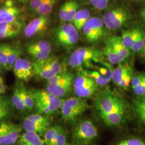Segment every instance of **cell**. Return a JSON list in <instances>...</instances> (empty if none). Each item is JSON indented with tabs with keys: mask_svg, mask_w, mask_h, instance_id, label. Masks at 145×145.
Instances as JSON below:
<instances>
[{
	"mask_svg": "<svg viewBox=\"0 0 145 145\" xmlns=\"http://www.w3.org/2000/svg\"><path fill=\"white\" fill-rule=\"evenodd\" d=\"M54 35L58 44L66 49L74 46L80 39L78 30L69 23H65L57 27Z\"/></svg>",
	"mask_w": 145,
	"mask_h": 145,
	"instance_id": "obj_7",
	"label": "cell"
},
{
	"mask_svg": "<svg viewBox=\"0 0 145 145\" xmlns=\"http://www.w3.org/2000/svg\"><path fill=\"white\" fill-rule=\"evenodd\" d=\"M102 53L98 50L90 47H80L75 50L68 60L69 66L78 68L83 65L88 66L92 62H101Z\"/></svg>",
	"mask_w": 145,
	"mask_h": 145,
	"instance_id": "obj_4",
	"label": "cell"
},
{
	"mask_svg": "<svg viewBox=\"0 0 145 145\" xmlns=\"http://www.w3.org/2000/svg\"><path fill=\"white\" fill-rule=\"evenodd\" d=\"M5 0H0V1H1V2H5Z\"/></svg>",
	"mask_w": 145,
	"mask_h": 145,
	"instance_id": "obj_50",
	"label": "cell"
},
{
	"mask_svg": "<svg viewBox=\"0 0 145 145\" xmlns=\"http://www.w3.org/2000/svg\"><path fill=\"white\" fill-rule=\"evenodd\" d=\"M131 88L138 97L145 96V74H139L133 77Z\"/></svg>",
	"mask_w": 145,
	"mask_h": 145,
	"instance_id": "obj_22",
	"label": "cell"
},
{
	"mask_svg": "<svg viewBox=\"0 0 145 145\" xmlns=\"http://www.w3.org/2000/svg\"><path fill=\"white\" fill-rule=\"evenodd\" d=\"M5 5L4 6L7 7H11L13 6H15L14 3L12 0H5L4 2Z\"/></svg>",
	"mask_w": 145,
	"mask_h": 145,
	"instance_id": "obj_44",
	"label": "cell"
},
{
	"mask_svg": "<svg viewBox=\"0 0 145 145\" xmlns=\"http://www.w3.org/2000/svg\"><path fill=\"white\" fill-rule=\"evenodd\" d=\"M26 51L46 52L51 54L52 47L50 43L46 40H40L29 45L26 48Z\"/></svg>",
	"mask_w": 145,
	"mask_h": 145,
	"instance_id": "obj_29",
	"label": "cell"
},
{
	"mask_svg": "<svg viewBox=\"0 0 145 145\" xmlns=\"http://www.w3.org/2000/svg\"><path fill=\"white\" fill-rule=\"evenodd\" d=\"M67 144V136L64 129L61 127L56 139L51 145H66Z\"/></svg>",
	"mask_w": 145,
	"mask_h": 145,
	"instance_id": "obj_37",
	"label": "cell"
},
{
	"mask_svg": "<svg viewBox=\"0 0 145 145\" xmlns=\"http://www.w3.org/2000/svg\"><path fill=\"white\" fill-rule=\"evenodd\" d=\"M20 21H12L0 23V39H9L17 36L23 29Z\"/></svg>",
	"mask_w": 145,
	"mask_h": 145,
	"instance_id": "obj_15",
	"label": "cell"
},
{
	"mask_svg": "<svg viewBox=\"0 0 145 145\" xmlns=\"http://www.w3.org/2000/svg\"><path fill=\"white\" fill-rule=\"evenodd\" d=\"M0 145H1V144H0Z\"/></svg>",
	"mask_w": 145,
	"mask_h": 145,
	"instance_id": "obj_52",
	"label": "cell"
},
{
	"mask_svg": "<svg viewBox=\"0 0 145 145\" xmlns=\"http://www.w3.org/2000/svg\"></svg>",
	"mask_w": 145,
	"mask_h": 145,
	"instance_id": "obj_53",
	"label": "cell"
},
{
	"mask_svg": "<svg viewBox=\"0 0 145 145\" xmlns=\"http://www.w3.org/2000/svg\"><path fill=\"white\" fill-rule=\"evenodd\" d=\"M35 101V108L38 114L48 116L61 107L64 100L48 93L46 90L33 91Z\"/></svg>",
	"mask_w": 145,
	"mask_h": 145,
	"instance_id": "obj_2",
	"label": "cell"
},
{
	"mask_svg": "<svg viewBox=\"0 0 145 145\" xmlns=\"http://www.w3.org/2000/svg\"><path fill=\"white\" fill-rule=\"evenodd\" d=\"M98 84L84 72L78 73L73 81L72 87L77 97L82 99L91 97L98 90Z\"/></svg>",
	"mask_w": 145,
	"mask_h": 145,
	"instance_id": "obj_8",
	"label": "cell"
},
{
	"mask_svg": "<svg viewBox=\"0 0 145 145\" xmlns=\"http://www.w3.org/2000/svg\"><path fill=\"white\" fill-rule=\"evenodd\" d=\"M45 0H30L29 9L31 12L35 14L37 10L40 7Z\"/></svg>",
	"mask_w": 145,
	"mask_h": 145,
	"instance_id": "obj_41",
	"label": "cell"
},
{
	"mask_svg": "<svg viewBox=\"0 0 145 145\" xmlns=\"http://www.w3.org/2000/svg\"><path fill=\"white\" fill-rule=\"evenodd\" d=\"M90 18V12L87 9L78 11L72 20V25L78 31H81L85 24Z\"/></svg>",
	"mask_w": 145,
	"mask_h": 145,
	"instance_id": "obj_24",
	"label": "cell"
},
{
	"mask_svg": "<svg viewBox=\"0 0 145 145\" xmlns=\"http://www.w3.org/2000/svg\"><path fill=\"white\" fill-rule=\"evenodd\" d=\"M5 50L8 59V70H11L16 61L21 57L22 51L21 47L17 45L12 46L7 44H5Z\"/></svg>",
	"mask_w": 145,
	"mask_h": 145,
	"instance_id": "obj_21",
	"label": "cell"
},
{
	"mask_svg": "<svg viewBox=\"0 0 145 145\" xmlns=\"http://www.w3.org/2000/svg\"><path fill=\"white\" fill-rule=\"evenodd\" d=\"M131 18V14L127 8L118 7L106 11L103 15L102 21L107 29L114 31L126 25Z\"/></svg>",
	"mask_w": 145,
	"mask_h": 145,
	"instance_id": "obj_5",
	"label": "cell"
},
{
	"mask_svg": "<svg viewBox=\"0 0 145 145\" xmlns=\"http://www.w3.org/2000/svg\"><path fill=\"white\" fill-rule=\"evenodd\" d=\"M62 126L59 125H55L50 127L44 135V141L45 145H52L53 141L56 139L59 132Z\"/></svg>",
	"mask_w": 145,
	"mask_h": 145,
	"instance_id": "obj_32",
	"label": "cell"
},
{
	"mask_svg": "<svg viewBox=\"0 0 145 145\" xmlns=\"http://www.w3.org/2000/svg\"><path fill=\"white\" fill-rule=\"evenodd\" d=\"M85 74H86L89 77L92 78L96 83L98 84L99 86H104L108 84L112 80L111 78H105L100 72L97 71H83Z\"/></svg>",
	"mask_w": 145,
	"mask_h": 145,
	"instance_id": "obj_33",
	"label": "cell"
},
{
	"mask_svg": "<svg viewBox=\"0 0 145 145\" xmlns=\"http://www.w3.org/2000/svg\"><path fill=\"white\" fill-rule=\"evenodd\" d=\"M133 70L127 65L119 64L112 70V80L120 88L127 89L130 86L133 78Z\"/></svg>",
	"mask_w": 145,
	"mask_h": 145,
	"instance_id": "obj_12",
	"label": "cell"
},
{
	"mask_svg": "<svg viewBox=\"0 0 145 145\" xmlns=\"http://www.w3.org/2000/svg\"><path fill=\"white\" fill-rule=\"evenodd\" d=\"M129 1H139V0H129Z\"/></svg>",
	"mask_w": 145,
	"mask_h": 145,
	"instance_id": "obj_49",
	"label": "cell"
},
{
	"mask_svg": "<svg viewBox=\"0 0 145 145\" xmlns=\"http://www.w3.org/2000/svg\"><path fill=\"white\" fill-rule=\"evenodd\" d=\"M7 90V87L5 86L3 78L0 76V93L3 95L5 93Z\"/></svg>",
	"mask_w": 145,
	"mask_h": 145,
	"instance_id": "obj_43",
	"label": "cell"
},
{
	"mask_svg": "<svg viewBox=\"0 0 145 145\" xmlns=\"http://www.w3.org/2000/svg\"><path fill=\"white\" fill-rule=\"evenodd\" d=\"M12 69L16 78L21 81L27 82L34 75L32 63L26 59L19 58L14 63Z\"/></svg>",
	"mask_w": 145,
	"mask_h": 145,
	"instance_id": "obj_13",
	"label": "cell"
},
{
	"mask_svg": "<svg viewBox=\"0 0 145 145\" xmlns=\"http://www.w3.org/2000/svg\"><path fill=\"white\" fill-rule=\"evenodd\" d=\"M79 5L78 2L74 0L68 1L67 13L66 17L65 22L69 23L72 22V20L78 12Z\"/></svg>",
	"mask_w": 145,
	"mask_h": 145,
	"instance_id": "obj_35",
	"label": "cell"
},
{
	"mask_svg": "<svg viewBox=\"0 0 145 145\" xmlns=\"http://www.w3.org/2000/svg\"><path fill=\"white\" fill-rule=\"evenodd\" d=\"M0 65L8 70V59L5 50V44H0Z\"/></svg>",
	"mask_w": 145,
	"mask_h": 145,
	"instance_id": "obj_40",
	"label": "cell"
},
{
	"mask_svg": "<svg viewBox=\"0 0 145 145\" xmlns=\"http://www.w3.org/2000/svg\"><path fill=\"white\" fill-rule=\"evenodd\" d=\"M11 101L13 107L19 111L24 112L26 111L21 93V83L17 85L14 88Z\"/></svg>",
	"mask_w": 145,
	"mask_h": 145,
	"instance_id": "obj_25",
	"label": "cell"
},
{
	"mask_svg": "<svg viewBox=\"0 0 145 145\" xmlns=\"http://www.w3.org/2000/svg\"><path fill=\"white\" fill-rule=\"evenodd\" d=\"M145 34L141 29L137 28L135 40L131 50L135 53L142 52L144 45Z\"/></svg>",
	"mask_w": 145,
	"mask_h": 145,
	"instance_id": "obj_30",
	"label": "cell"
},
{
	"mask_svg": "<svg viewBox=\"0 0 145 145\" xmlns=\"http://www.w3.org/2000/svg\"><path fill=\"white\" fill-rule=\"evenodd\" d=\"M117 145H145V141L137 137L121 140Z\"/></svg>",
	"mask_w": 145,
	"mask_h": 145,
	"instance_id": "obj_39",
	"label": "cell"
},
{
	"mask_svg": "<svg viewBox=\"0 0 145 145\" xmlns=\"http://www.w3.org/2000/svg\"><path fill=\"white\" fill-rule=\"evenodd\" d=\"M56 3V0H45L35 14L39 16H47L52 11Z\"/></svg>",
	"mask_w": 145,
	"mask_h": 145,
	"instance_id": "obj_34",
	"label": "cell"
},
{
	"mask_svg": "<svg viewBox=\"0 0 145 145\" xmlns=\"http://www.w3.org/2000/svg\"><path fill=\"white\" fill-rule=\"evenodd\" d=\"M142 53L143 55V57H144L145 56V35L144 36V47H143V50L142 51Z\"/></svg>",
	"mask_w": 145,
	"mask_h": 145,
	"instance_id": "obj_46",
	"label": "cell"
},
{
	"mask_svg": "<svg viewBox=\"0 0 145 145\" xmlns=\"http://www.w3.org/2000/svg\"><path fill=\"white\" fill-rule=\"evenodd\" d=\"M140 16L142 21L145 24V6L140 10Z\"/></svg>",
	"mask_w": 145,
	"mask_h": 145,
	"instance_id": "obj_45",
	"label": "cell"
},
{
	"mask_svg": "<svg viewBox=\"0 0 145 145\" xmlns=\"http://www.w3.org/2000/svg\"><path fill=\"white\" fill-rule=\"evenodd\" d=\"M93 7L99 10L105 9L109 3L113 0H88Z\"/></svg>",
	"mask_w": 145,
	"mask_h": 145,
	"instance_id": "obj_38",
	"label": "cell"
},
{
	"mask_svg": "<svg viewBox=\"0 0 145 145\" xmlns=\"http://www.w3.org/2000/svg\"><path fill=\"white\" fill-rule=\"evenodd\" d=\"M48 23L47 16H39L26 25L24 31V36L30 38L40 34L46 30Z\"/></svg>",
	"mask_w": 145,
	"mask_h": 145,
	"instance_id": "obj_14",
	"label": "cell"
},
{
	"mask_svg": "<svg viewBox=\"0 0 145 145\" xmlns=\"http://www.w3.org/2000/svg\"><path fill=\"white\" fill-rule=\"evenodd\" d=\"M21 13L22 10L15 5L11 7L3 6L0 8V23L17 21Z\"/></svg>",
	"mask_w": 145,
	"mask_h": 145,
	"instance_id": "obj_18",
	"label": "cell"
},
{
	"mask_svg": "<svg viewBox=\"0 0 145 145\" xmlns=\"http://www.w3.org/2000/svg\"><path fill=\"white\" fill-rule=\"evenodd\" d=\"M20 2H21V3H26L27 2V1H28V0H18Z\"/></svg>",
	"mask_w": 145,
	"mask_h": 145,
	"instance_id": "obj_47",
	"label": "cell"
},
{
	"mask_svg": "<svg viewBox=\"0 0 145 145\" xmlns=\"http://www.w3.org/2000/svg\"><path fill=\"white\" fill-rule=\"evenodd\" d=\"M95 105L104 123L110 126H117L124 123L127 107L124 100L106 89L97 96Z\"/></svg>",
	"mask_w": 145,
	"mask_h": 145,
	"instance_id": "obj_1",
	"label": "cell"
},
{
	"mask_svg": "<svg viewBox=\"0 0 145 145\" xmlns=\"http://www.w3.org/2000/svg\"><path fill=\"white\" fill-rule=\"evenodd\" d=\"M137 28L124 30L122 32L121 36V40L124 44L125 46L131 50L135 40V37L136 35Z\"/></svg>",
	"mask_w": 145,
	"mask_h": 145,
	"instance_id": "obj_31",
	"label": "cell"
},
{
	"mask_svg": "<svg viewBox=\"0 0 145 145\" xmlns=\"http://www.w3.org/2000/svg\"><path fill=\"white\" fill-rule=\"evenodd\" d=\"M33 74L38 78L42 79L49 80L57 74L52 71L45 60L34 61L32 63Z\"/></svg>",
	"mask_w": 145,
	"mask_h": 145,
	"instance_id": "obj_16",
	"label": "cell"
},
{
	"mask_svg": "<svg viewBox=\"0 0 145 145\" xmlns=\"http://www.w3.org/2000/svg\"><path fill=\"white\" fill-rule=\"evenodd\" d=\"M17 145H45L41 136L34 132L25 131L20 135Z\"/></svg>",
	"mask_w": 145,
	"mask_h": 145,
	"instance_id": "obj_19",
	"label": "cell"
},
{
	"mask_svg": "<svg viewBox=\"0 0 145 145\" xmlns=\"http://www.w3.org/2000/svg\"><path fill=\"white\" fill-rule=\"evenodd\" d=\"M133 108L136 116L145 125V96L135 99Z\"/></svg>",
	"mask_w": 145,
	"mask_h": 145,
	"instance_id": "obj_26",
	"label": "cell"
},
{
	"mask_svg": "<svg viewBox=\"0 0 145 145\" xmlns=\"http://www.w3.org/2000/svg\"><path fill=\"white\" fill-rule=\"evenodd\" d=\"M12 106L11 101L5 96L0 95V123L10 117Z\"/></svg>",
	"mask_w": 145,
	"mask_h": 145,
	"instance_id": "obj_23",
	"label": "cell"
},
{
	"mask_svg": "<svg viewBox=\"0 0 145 145\" xmlns=\"http://www.w3.org/2000/svg\"><path fill=\"white\" fill-rule=\"evenodd\" d=\"M88 108L87 101L78 97H70L64 100L61 107L63 119L71 122L78 118Z\"/></svg>",
	"mask_w": 145,
	"mask_h": 145,
	"instance_id": "obj_6",
	"label": "cell"
},
{
	"mask_svg": "<svg viewBox=\"0 0 145 145\" xmlns=\"http://www.w3.org/2000/svg\"><path fill=\"white\" fill-rule=\"evenodd\" d=\"M73 138L78 142L87 144L98 135V130L93 122L84 120L77 125L72 132Z\"/></svg>",
	"mask_w": 145,
	"mask_h": 145,
	"instance_id": "obj_9",
	"label": "cell"
},
{
	"mask_svg": "<svg viewBox=\"0 0 145 145\" xmlns=\"http://www.w3.org/2000/svg\"><path fill=\"white\" fill-rule=\"evenodd\" d=\"M21 93L26 111H31L35 108V101L33 91L27 88L21 83Z\"/></svg>",
	"mask_w": 145,
	"mask_h": 145,
	"instance_id": "obj_27",
	"label": "cell"
},
{
	"mask_svg": "<svg viewBox=\"0 0 145 145\" xmlns=\"http://www.w3.org/2000/svg\"><path fill=\"white\" fill-rule=\"evenodd\" d=\"M22 127L18 125L3 121L0 123V144L14 145L20 137Z\"/></svg>",
	"mask_w": 145,
	"mask_h": 145,
	"instance_id": "obj_11",
	"label": "cell"
},
{
	"mask_svg": "<svg viewBox=\"0 0 145 145\" xmlns=\"http://www.w3.org/2000/svg\"><path fill=\"white\" fill-rule=\"evenodd\" d=\"M26 118L31 120L32 121L36 122L38 123H40L42 124L47 125L50 126V121L48 116H44L40 114H35L28 116Z\"/></svg>",
	"mask_w": 145,
	"mask_h": 145,
	"instance_id": "obj_36",
	"label": "cell"
},
{
	"mask_svg": "<svg viewBox=\"0 0 145 145\" xmlns=\"http://www.w3.org/2000/svg\"><path fill=\"white\" fill-rule=\"evenodd\" d=\"M68 6V1L63 3L60 7L59 10L58 12V17L59 20L61 22H65L67 13Z\"/></svg>",
	"mask_w": 145,
	"mask_h": 145,
	"instance_id": "obj_42",
	"label": "cell"
},
{
	"mask_svg": "<svg viewBox=\"0 0 145 145\" xmlns=\"http://www.w3.org/2000/svg\"><path fill=\"white\" fill-rule=\"evenodd\" d=\"M82 31L87 41L90 43L98 42L103 36L102 20L97 17H90L83 26Z\"/></svg>",
	"mask_w": 145,
	"mask_h": 145,
	"instance_id": "obj_10",
	"label": "cell"
},
{
	"mask_svg": "<svg viewBox=\"0 0 145 145\" xmlns=\"http://www.w3.org/2000/svg\"><path fill=\"white\" fill-rule=\"evenodd\" d=\"M2 68H3L0 65V74H1V72H2Z\"/></svg>",
	"mask_w": 145,
	"mask_h": 145,
	"instance_id": "obj_48",
	"label": "cell"
},
{
	"mask_svg": "<svg viewBox=\"0 0 145 145\" xmlns=\"http://www.w3.org/2000/svg\"><path fill=\"white\" fill-rule=\"evenodd\" d=\"M73 84L72 75L67 71L55 75L47 80V91L61 99L71 91Z\"/></svg>",
	"mask_w": 145,
	"mask_h": 145,
	"instance_id": "obj_3",
	"label": "cell"
},
{
	"mask_svg": "<svg viewBox=\"0 0 145 145\" xmlns=\"http://www.w3.org/2000/svg\"><path fill=\"white\" fill-rule=\"evenodd\" d=\"M22 126L26 132H34L41 137L44 136L45 132L50 127L48 125L32 121L26 118L23 120Z\"/></svg>",
	"mask_w": 145,
	"mask_h": 145,
	"instance_id": "obj_20",
	"label": "cell"
},
{
	"mask_svg": "<svg viewBox=\"0 0 145 145\" xmlns=\"http://www.w3.org/2000/svg\"><path fill=\"white\" fill-rule=\"evenodd\" d=\"M0 95H1V93H0Z\"/></svg>",
	"mask_w": 145,
	"mask_h": 145,
	"instance_id": "obj_51",
	"label": "cell"
},
{
	"mask_svg": "<svg viewBox=\"0 0 145 145\" xmlns=\"http://www.w3.org/2000/svg\"><path fill=\"white\" fill-rule=\"evenodd\" d=\"M103 54L109 62L112 65H119L122 62L118 54L107 41L104 48Z\"/></svg>",
	"mask_w": 145,
	"mask_h": 145,
	"instance_id": "obj_28",
	"label": "cell"
},
{
	"mask_svg": "<svg viewBox=\"0 0 145 145\" xmlns=\"http://www.w3.org/2000/svg\"><path fill=\"white\" fill-rule=\"evenodd\" d=\"M107 42L113 47L114 51L118 54L122 62L124 61L130 54V50L125 46L121 40V37L112 36L108 38Z\"/></svg>",
	"mask_w": 145,
	"mask_h": 145,
	"instance_id": "obj_17",
	"label": "cell"
}]
</instances>
